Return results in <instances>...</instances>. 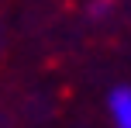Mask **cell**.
Here are the masks:
<instances>
[{"label":"cell","instance_id":"cell-1","mask_svg":"<svg viewBox=\"0 0 131 128\" xmlns=\"http://www.w3.org/2000/svg\"><path fill=\"white\" fill-rule=\"evenodd\" d=\"M107 114L114 128H131V87H114L107 97Z\"/></svg>","mask_w":131,"mask_h":128}]
</instances>
